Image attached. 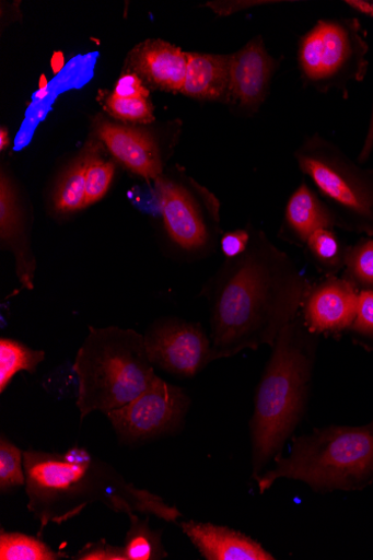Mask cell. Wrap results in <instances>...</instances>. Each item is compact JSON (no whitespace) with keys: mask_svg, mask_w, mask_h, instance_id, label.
<instances>
[{"mask_svg":"<svg viewBox=\"0 0 373 560\" xmlns=\"http://www.w3.org/2000/svg\"><path fill=\"white\" fill-rule=\"evenodd\" d=\"M247 249L226 260L205 293L210 303L211 360L273 346L298 317L311 283L289 254L263 231L248 228Z\"/></svg>","mask_w":373,"mask_h":560,"instance_id":"1","label":"cell"},{"mask_svg":"<svg viewBox=\"0 0 373 560\" xmlns=\"http://www.w3.org/2000/svg\"><path fill=\"white\" fill-rule=\"evenodd\" d=\"M27 508L40 523L61 525L91 504L101 503L115 513L145 514L175 523L176 506L162 497L129 483L113 466L74 446L66 453L24 452Z\"/></svg>","mask_w":373,"mask_h":560,"instance_id":"2","label":"cell"},{"mask_svg":"<svg viewBox=\"0 0 373 560\" xmlns=\"http://www.w3.org/2000/svg\"><path fill=\"white\" fill-rule=\"evenodd\" d=\"M314 335L296 317L272 346L271 359L256 390L250 421L255 480L303 418L315 359Z\"/></svg>","mask_w":373,"mask_h":560,"instance_id":"3","label":"cell"},{"mask_svg":"<svg viewBox=\"0 0 373 560\" xmlns=\"http://www.w3.org/2000/svg\"><path fill=\"white\" fill-rule=\"evenodd\" d=\"M81 422L93 412L120 409L158 378L144 336L117 326L89 327L73 364Z\"/></svg>","mask_w":373,"mask_h":560,"instance_id":"4","label":"cell"},{"mask_svg":"<svg viewBox=\"0 0 373 560\" xmlns=\"http://www.w3.org/2000/svg\"><path fill=\"white\" fill-rule=\"evenodd\" d=\"M279 479L300 480L315 491L366 486L373 479V423L331 427L295 439L290 455L277 457L275 470L256 479L259 492Z\"/></svg>","mask_w":373,"mask_h":560,"instance_id":"5","label":"cell"},{"mask_svg":"<svg viewBox=\"0 0 373 560\" xmlns=\"http://www.w3.org/2000/svg\"><path fill=\"white\" fill-rule=\"evenodd\" d=\"M293 158L304 180L326 202L336 228L373 237V168L353 162L317 132L303 139Z\"/></svg>","mask_w":373,"mask_h":560,"instance_id":"6","label":"cell"},{"mask_svg":"<svg viewBox=\"0 0 373 560\" xmlns=\"http://www.w3.org/2000/svg\"><path fill=\"white\" fill-rule=\"evenodd\" d=\"M369 45L355 19L318 21L299 42L303 83L318 92L347 91L366 74Z\"/></svg>","mask_w":373,"mask_h":560,"instance_id":"7","label":"cell"},{"mask_svg":"<svg viewBox=\"0 0 373 560\" xmlns=\"http://www.w3.org/2000/svg\"><path fill=\"white\" fill-rule=\"evenodd\" d=\"M160 211L171 240L186 254H206L217 244L220 201L194 179L163 175L155 180Z\"/></svg>","mask_w":373,"mask_h":560,"instance_id":"8","label":"cell"},{"mask_svg":"<svg viewBox=\"0 0 373 560\" xmlns=\"http://www.w3.org/2000/svg\"><path fill=\"white\" fill-rule=\"evenodd\" d=\"M189 405L184 389L158 377L141 395L106 417L123 442L135 443L175 432Z\"/></svg>","mask_w":373,"mask_h":560,"instance_id":"9","label":"cell"},{"mask_svg":"<svg viewBox=\"0 0 373 560\" xmlns=\"http://www.w3.org/2000/svg\"><path fill=\"white\" fill-rule=\"evenodd\" d=\"M150 362L174 375L194 377L211 360L209 336L199 324L179 319H163L144 335Z\"/></svg>","mask_w":373,"mask_h":560,"instance_id":"10","label":"cell"},{"mask_svg":"<svg viewBox=\"0 0 373 560\" xmlns=\"http://www.w3.org/2000/svg\"><path fill=\"white\" fill-rule=\"evenodd\" d=\"M279 61L269 54L261 36H256L232 55L229 102L255 114L268 98Z\"/></svg>","mask_w":373,"mask_h":560,"instance_id":"11","label":"cell"},{"mask_svg":"<svg viewBox=\"0 0 373 560\" xmlns=\"http://www.w3.org/2000/svg\"><path fill=\"white\" fill-rule=\"evenodd\" d=\"M359 293L346 278L328 276L311 285L302 308L307 329L317 334H338L353 324Z\"/></svg>","mask_w":373,"mask_h":560,"instance_id":"12","label":"cell"},{"mask_svg":"<svg viewBox=\"0 0 373 560\" xmlns=\"http://www.w3.org/2000/svg\"><path fill=\"white\" fill-rule=\"evenodd\" d=\"M97 135L115 159L132 173L147 180L164 175L162 150L151 135L109 122H102Z\"/></svg>","mask_w":373,"mask_h":560,"instance_id":"13","label":"cell"},{"mask_svg":"<svg viewBox=\"0 0 373 560\" xmlns=\"http://www.w3.org/2000/svg\"><path fill=\"white\" fill-rule=\"evenodd\" d=\"M130 68L151 86L167 92L182 91L187 72L188 52L162 39H148L129 58Z\"/></svg>","mask_w":373,"mask_h":560,"instance_id":"14","label":"cell"},{"mask_svg":"<svg viewBox=\"0 0 373 560\" xmlns=\"http://www.w3.org/2000/svg\"><path fill=\"white\" fill-rule=\"evenodd\" d=\"M25 219L15 184L2 172L0 175V238L4 248L15 257L16 276L22 288L34 289L36 261L25 236Z\"/></svg>","mask_w":373,"mask_h":560,"instance_id":"15","label":"cell"},{"mask_svg":"<svg viewBox=\"0 0 373 560\" xmlns=\"http://www.w3.org/2000/svg\"><path fill=\"white\" fill-rule=\"evenodd\" d=\"M183 532L207 560H275L250 537L208 523L188 522L182 524Z\"/></svg>","mask_w":373,"mask_h":560,"instance_id":"16","label":"cell"},{"mask_svg":"<svg viewBox=\"0 0 373 560\" xmlns=\"http://www.w3.org/2000/svg\"><path fill=\"white\" fill-rule=\"evenodd\" d=\"M335 228L334 217L326 202L303 180L287 202L279 237L294 246L304 247L316 231Z\"/></svg>","mask_w":373,"mask_h":560,"instance_id":"17","label":"cell"},{"mask_svg":"<svg viewBox=\"0 0 373 560\" xmlns=\"http://www.w3.org/2000/svg\"><path fill=\"white\" fill-rule=\"evenodd\" d=\"M231 62L232 56L188 54L180 93L201 101L229 102Z\"/></svg>","mask_w":373,"mask_h":560,"instance_id":"18","label":"cell"},{"mask_svg":"<svg viewBox=\"0 0 373 560\" xmlns=\"http://www.w3.org/2000/svg\"><path fill=\"white\" fill-rule=\"evenodd\" d=\"M89 154L90 147L62 174L53 195V207L58 213L69 214L85 209V174Z\"/></svg>","mask_w":373,"mask_h":560,"instance_id":"19","label":"cell"},{"mask_svg":"<svg viewBox=\"0 0 373 560\" xmlns=\"http://www.w3.org/2000/svg\"><path fill=\"white\" fill-rule=\"evenodd\" d=\"M44 359L43 350H34L14 339H0V392L4 393L19 373L34 374Z\"/></svg>","mask_w":373,"mask_h":560,"instance_id":"20","label":"cell"},{"mask_svg":"<svg viewBox=\"0 0 373 560\" xmlns=\"http://www.w3.org/2000/svg\"><path fill=\"white\" fill-rule=\"evenodd\" d=\"M307 257L317 270L335 276L345 268L346 249L334 229L318 230L313 233L305 246Z\"/></svg>","mask_w":373,"mask_h":560,"instance_id":"21","label":"cell"},{"mask_svg":"<svg viewBox=\"0 0 373 560\" xmlns=\"http://www.w3.org/2000/svg\"><path fill=\"white\" fill-rule=\"evenodd\" d=\"M130 529L124 546L128 560H158L168 556L162 541V532L152 530L148 520L129 515Z\"/></svg>","mask_w":373,"mask_h":560,"instance_id":"22","label":"cell"},{"mask_svg":"<svg viewBox=\"0 0 373 560\" xmlns=\"http://www.w3.org/2000/svg\"><path fill=\"white\" fill-rule=\"evenodd\" d=\"M67 557L53 550L43 540L21 533L0 532L2 560H59Z\"/></svg>","mask_w":373,"mask_h":560,"instance_id":"23","label":"cell"},{"mask_svg":"<svg viewBox=\"0 0 373 560\" xmlns=\"http://www.w3.org/2000/svg\"><path fill=\"white\" fill-rule=\"evenodd\" d=\"M345 269L346 279L355 288L373 290V237L347 247Z\"/></svg>","mask_w":373,"mask_h":560,"instance_id":"24","label":"cell"},{"mask_svg":"<svg viewBox=\"0 0 373 560\" xmlns=\"http://www.w3.org/2000/svg\"><path fill=\"white\" fill-rule=\"evenodd\" d=\"M115 164L105 162L98 155L95 147H90L85 174V208L101 200L113 183Z\"/></svg>","mask_w":373,"mask_h":560,"instance_id":"25","label":"cell"},{"mask_svg":"<svg viewBox=\"0 0 373 560\" xmlns=\"http://www.w3.org/2000/svg\"><path fill=\"white\" fill-rule=\"evenodd\" d=\"M25 485L24 452L3 436L0 440V490L8 492Z\"/></svg>","mask_w":373,"mask_h":560,"instance_id":"26","label":"cell"},{"mask_svg":"<svg viewBox=\"0 0 373 560\" xmlns=\"http://www.w3.org/2000/svg\"><path fill=\"white\" fill-rule=\"evenodd\" d=\"M106 107L118 119L142 124L154 120L152 107L147 98H121L113 94L106 100Z\"/></svg>","mask_w":373,"mask_h":560,"instance_id":"27","label":"cell"},{"mask_svg":"<svg viewBox=\"0 0 373 560\" xmlns=\"http://www.w3.org/2000/svg\"><path fill=\"white\" fill-rule=\"evenodd\" d=\"M351 328L355 334L373 339V290L359 292L355 317Z\"/></svg>","mask_w":373,"mask_h":560,"instance_id":"28","label":"cell"},{"mask_svg":"<svg viewBox=\"0 0 373 560\" xmlns=\"http://www.w3.org/2000/svg\"><path fill=\"white\" fill-rule=\"evenodd\" d=\"M78 560H128L124 547H115L105 540L88 544L75 556Z\"/></svg>","mask_w":373,"mask_h":560,"instance_id":"29","label":"cell"},{"mask_svg":"<svg viewBox=\"0 0 373 560\" xmlns=\"http://www.w3.org/2000/svg\"><path fill=\"white\" fill-rule=\"evenodd\" d=\"M250 240L249 230H236L221 237V248L228 260L236 259L247 249Z\"/></svg>","mask_w":373,"mask_h":560,"instance_id":"30","label":"cell"},{"mask_svg":"<svg viewBox=\"0 0 373 560\" xmlns=\"http://www.w3.org/2000/svg\"><path fill=\"white\" fill-rule=\"evenodd\" d=\"M114 95L121 98H147L149 91L136 73H128L118 80Z\"/></svg>","mask_w":373,"mask_h":560,"instance_id":"31","label":"cell"},{"mask_svg":"<svg viewBox=\"0 0 373 560\" xmlns=\"http://www.w3.org/2000/svg\"><path fill=\"white\" fill-rule=\"evenodd\" d=\"M283 2H266V0H254V2H222V3H209L207 4L208 8L211 10H214L220 15H230L237 13L243 10H247L250 8L259 7V5H269V4H279Z\"/></svg>","mask_w":373,"mask_h":560,"instance_id":"32","label":"cell"},{"mask_svg":"<svg viewBox=\"0 0 373 560\" xmlns=\"http://www.w3.org/2000/svg\"><path fill=\"white\" fill-rule=\"evenodd\" d=\"M372 151H373V106H372V110H371V117H370L365 139L363 142L362 149L360 151L359 158H358V163L359 164L365 163L370 159Z\"/></svg>","mask_w":373,"mask_h":560,"instance_id":"33","label":"cell"},{"mask_svg":"<svg viewBox=\"0 0 373 560\" xmlns=\"http://www.w3.org/2000/svg\"><path fill=\"white\" fill-rule=\"evenodd\" d=\"M10 144L9 131L7 128L0 129V150H5Z\"/></svg>","mask_w":373,"mask_h":560,"instance_id":"34","label":"cell"}]
</instances>
